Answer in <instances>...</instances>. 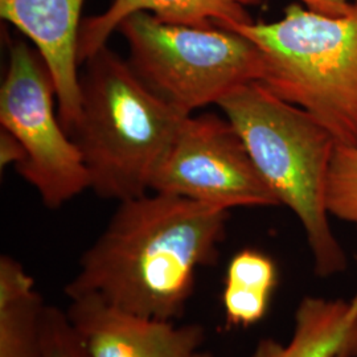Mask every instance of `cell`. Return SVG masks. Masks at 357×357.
Segmentation results:
<instances>
[{"instance_id":"cell-1","label":"cell","mask_w":357,"mask_h":357,"mask_svg":"<svg viewBox=\"0 0 357 357\" xmlns=\"http://www.w3.org/2000/svg\"><path fill=\"white\" fill-rule=\"evenodd\" d=\"M228 212L160 192L121 202L81 257L66 296H96L149 318H181L196 271L217 259Z\"/></svg>"},{"instance_id":"cell-2","label":"cell","mask_w":357,"mask_h":357,"mask_svg":"<svg viewBox=\"0 0 357 357\" xmlns=\"http://www.w3.org/2000/svg\"><path fill=\"white\" fill-rule=\"evenodd\" d=\"M84 64L81 114L70 137L90 190L119 203L143 196L190 115L155 94L107 45Z\"/></svg>"},{"instance_id":"cell-3","label":"cell","mask_w":357,"mask_h":357,"mask_svg":"<svg viewBox=\"0 0 357 357\" xmlns=\"http://www.w3.org/2000/svg\"><path fill=\"white\" fill-rule=\"evenodd\" d=\"M218 106L280 204L299 218L315 273H342L347 257L332 233L326 205L327 175L337 147L333 137L312 115L282 101L259 82L233 90Z\"/></svg>"},{"instance_id":"cell-4","label":"cell","mask_w":357,"mask_h":357,"mask_svg":"<svg viewBox=\"0 0 357 357\" xmlns=\"http://www.w3.org/2000/svg\"><path fill=\"white\" fill-rule=\"evenodd\" d=\"M231 31L262 52L261 85L312 115L337 146L357 147V0L344 16L291 4L278 22Z\"/></svg>"},{"instance_id":"cell-5","label":"cell","mask_w":357,"mask_h":357,"mask_svg":"<svg viewBox=\"0 0 357 357\" xmlns=\"http://www.w3.org/2000/svg\"><path fill=\"white\" fill-rule=\"evenodd\" d=\"M118 32L128 41L134 72L183 114L218 105L233 90L264 76L262 52L231 29L174 24L137 13Z\"/></svg>"},{"instance_id":"cell-6","label":"cell","mask_w":357,"mask_h":357,"mask_svg":"<svg viewBox=\"0 0 357 357\" xmlns=\"http://www.w3.org/2000/svg\"><path fill=\"white\" fill-rule=\"evenodd\" d=\"M54 82L40 53L23 41L13 43L0 89V123L24 150L15 169L50 209L90 188L88 168L54 112Z\"/></svg>"},{"instance_id":"cell-7","label":"cell","mask_w":357,"mask_h":357,"mask_svg":"<svg viewBox=\"0 0 357 357\" xmlns=\"http://www.w3.org/2000/svg\"><path fill=\"white\" fill-rule=\"evenodd\" d=\"M151 191L224 211L281 205L236 128L215 114L185 118L153 175Z\"/></svg>"},{"instance_id":"cell-8","label":"cell","mask_w":357,"mask_h":357,"mask_svg":"<svg viewBox=\"0 0 357 357\" xmlns=\"http://www.w3.org/2000/svg\"><path fill=\"white\" fill-rule=\"evenodd\" d=\"M65 314L86 357H197L205 339L197 324L142 317L90 295L70 299Z\"/></svg>"},{"instance_id":"cell-9","label":"cell","mask_w":357,"mask_h":357,"mask_svg":"<svg viewBox=\"0 0 357 357\" xmlns=\"http://www.w3.org/2000/svg\"><path fill=\"white\" fill-rule=\"evenodd\" d=\"M84 0H0L1 19L32 41L50 69L57 113L70 135L81 114L78 38Z\"/></svg>"},{"instance_id":"cell-10","label":"cell","mask_w":357,"mask_h":357,"mask_svg":"<svg viewBox=\"0 0 357 357\" xmlns=\"http://www.w3.org/2000/svg\"><path fill=\"white\" fill-rule=\"evenodd\" d=\"M258 0H113L100 15L85 17L78 38V60L88 59L107 45L121 23L137 13H150L158 19L185 26H234L253 23L248 7Z\"/></svg>"},{"instance_id":"cell-11","label":"cell","mask_w":357,"mask_h":357,"mask_svg":"<svg viewBox=\"0 0 357 357\" xmlns=\"http://www.w3.org/2000/svg\"><path fill=\"white\" fill-rule=\"evenodd\" d=\"M252 357H357V291L348 301L306 296L290 342L262 339Z\"/></svg>"},{"instance_id":"cell-12","label":"cell","mask_w":357,"mask_h":357,"mask_svg":"<svg viewBox=\"0 0 357 357\" xmlns=\"http://www.w3.org/2000/svg\"><path fill=\"white\" fill-rule=\"evenodd\" d=\"M45 308L26 268L1 255L0 357H44Z\"/></svg>"},{"instance_id":"cell-13","label":"cell","mask_w":357,"mask_h":357,"mask_svg":"<svg viewBox=\"0 0 357 357\" xmlns=\"http://www.w3.org/2000/svg\"><path fill=\"white\" fill-rule=\"evenodd\" d=\"M328 213L357 228V147L337 146L326 183Z\"/></svg>"},{"instance_id":"cell-14","label":"cell","mask_w":357,"mask_h":357,"mask_svg":"<svg viewBox=\"0 0 357 357\" xmlns=\"http://www.w3.org/2000/svg\"><path fill=\"white\" fill-rule=\"evenodd\" d=\"M278 282L274 261L255 249H245L230 259L225 284L273 294Z\"/></svg>"},{"instance_id":"cell-15","label":"cell","mask_w":357,"mask_h":357,"mask_svg":"<svg viewBox=\"0 0 357 357\" xmlns=\"http://www.w3.org/2000/svg\"><path fill=\"white\" fill-rule=\"evenodd\" d=\"M82 347L66 314L47 307L44 314V357H81Z\"/></svg>"},{"instance_id":"cell-16","label":"cell","mask_w":357,"mask_h":357,"mask_svg":"<svg viewBox=\"0 0 357 357\" xmlns=\"http://www.w3.org/2000/svg\"><path fill=\"white\" fill-rule=\"evenodd\" d=\"M24 160V150L22 144L8 131L1 128L0 134V165L1 168L7 166H19Z\"/></svg>"},{"instance_id":"cell-17","label":"cell","mask_w":357,"mask_h":357,"mask_svg":"<svg viewBox=\"0 0 357 357\" xmlns=\"http://www.w3.org/2000/svg\"><path fill=\"white\" fill-rule=\"evenodd\" d=\"M312 13L326 16H344L352 10L355 0H299Z\"/></svg>"},{"instance_id":"cell-18","label":"cell","mask_w":357,"mask_h":357,"mask_svg":"<svg viewBox=\"0 0 357 357\" xmlns=\"http://www.w3.org/2000/svg\"><path fill=\"white\" fill-rule=\"evenodd\" d=\"M197 357H215L212 354H208V352H200Z\"/></svg>"},{"instance_id":"cell-19","label":"cell","mask_w":357,"mask_h":357,"mask_svg":"<svg viewBox=\"0 0 357 357\" xmlns=\"http://www.w3.org/2000/svg\"><path fill=\"white\" fill-rule=\"evenodd\" d=\"M81 357H86V355H85V352H82V356Z\"/></svg>"}]
</instances>
